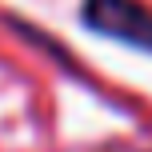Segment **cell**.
<instances>
[{
    "mask_svg": "<svg viewBox=\"0 0 152 152\" xmlns=\"http://www.w3.org/2000/svg\"><path fill=\"white\" fill-rule=\"evenodd\" d=\"M92 152H144V148H136V144H124V140H108V144H96Z\"/></svg>",
    "mask_w": 152,
    "mask_h": 152,
    "instance_id": "2",
    "label": "cell"
},
{
    "mask_svg": "<svg viewBox=\"0 0 152 152\" xmlns=\"http://www.w3.org/2000/svg\"><path fill=\"white\" fill-rule=\"evenodd\" d=\"M80 24L128 48L152 52V8L144 0H80Z\"/></svg>",
    "mask_w": 152,
    "mask_h": 152,
    "instance_id": "1",
    "label": "cell"
}]
</instances>
